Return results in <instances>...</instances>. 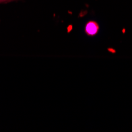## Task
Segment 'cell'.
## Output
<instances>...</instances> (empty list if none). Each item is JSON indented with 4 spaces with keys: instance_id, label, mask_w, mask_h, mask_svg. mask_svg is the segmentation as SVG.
<instances>
[{
    "instance_id": "cell-2",
    "label": "cell",
    "mask_w": 132,
    "mask_h": 132,
    "mask_svg": "<svg viewBox=\"0 0 132 132\" xmlns=\"http://www.w3.org/2000/svg\"><path fill=\"white\" fill-rule=\"evenodd\" d=\"M4 1H6V0H0V3H2V2H4Z\"/></svg>"
},
{
    "instance_id": "cell-1",
    "label": "cell",
    "mask_w": 132,
    "mask_h": 132,
    "mask_svg": "<svg viewBox=\"0 0 132 132\" xmlns=\"http://www.w3.org/2000/svg\"><path fill=\"white\" fill-rule=\"evenodd\" d=\"M99 29V26L97 22L95 21H89L86 26V32L89 36H94L97 33Z\"/></svg>"
}]
</instances>
